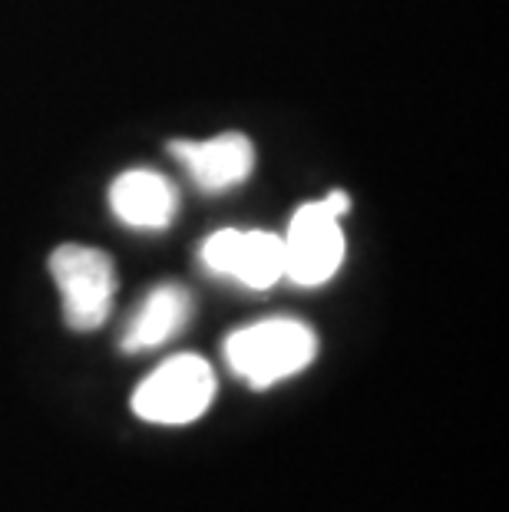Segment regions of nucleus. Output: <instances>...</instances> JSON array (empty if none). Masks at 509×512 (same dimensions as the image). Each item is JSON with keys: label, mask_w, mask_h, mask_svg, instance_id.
<instances>
[{"label": "nucleus", "mask_w": 509, "mask_h": 512, "mask_svg": "<svg viewBox=\"0 0 509 512\" xmlns=\"http://www.w3.org/2000/svg\"><path fill=\"white\" fill-rule=\"evenodd\" d=\"M318 354V337L295 318H268L225 337V361L245 384L272 387L295 377Z\"/></svg>", "instance_id": "obj_1"}, {"label": "nucleus", "mask_w": 509, "mask_h": 512, "mask_svg": "<svg viewBox=\"0 0 509 512\" xmlns=\"http://www.w3.org/2000/svg\"><path fill=\"white\" fill-rule=\"evenodd\" d=\"M348 195L331 192L328 199L308 202L291 215L288 235L281 238L285 248V278L301 288L324 285L344 261V232L341 215L348 212Z\"/></svg>", "instance_id": "obj_2"}, {"label": "nucleus", "mask_w": 509, "mask_h": 512, "mask_svg": "<svg viewBox=\"0 0 509 512\" xmlns=\"http://www.w3.org/2000/svg\"><path fill=\"white\" fill-rule=\"evenodd\" d=\"M215 400V374L212 367L196 354L172 357L159 370H153L133 394L136 417L149 423H166V427H182V423L199 420Z\"/></svg>", "instance_id": "obj_3"}, {"label": "nucleus", "mask_w": 509, "mask_h": 512, "mask_svg": "<svg viewBox=\"0 0 509 512\" xmlns=\"http://www.w3.org/2000/svg\"><path fill=\"white\" fill-rule=\"evenodd\" d=\"M50 271L60 288L63 318L73 331H96L110 318L116 294L110 255L86 245H60L50 255Z\"/></svg>", "instance_id": "obj_4"}, {"label": "nucleus", "mask_w": 509, "mask_h": 512, "mask_svg": "<svg viewBox=\"0 0 509 512\" xmlns=\"http://www.w3.org/2000/svg\"><path fill=\"white\" fill-rule=\"evenodd\" d=\"M202 265L222 278H235L238 285L265 291L285 278V248L275 232H242V228H222L205 238Z\"/></svg>", "instance_id": "obj_5"}, {"label": "nucleus", "mask_w": 509, "mask_h": 512, "mask_svg": "<svg viewBox=\"0 0 509 512\" xmlns=\"http://www.w3.org/2000/svg\"><path fill=\"white\" fill-rule=\"evenodd\" d=\"M169 149L202 192L232 189L255 166V146L242 133H222L205 143H172Z\"/></svg>", "instance_id": "obj_6"}, {"label": "nucleus", "mask_w": 509, "mask_h": 512, "mask_svg": "<svg viewBox=\"0 0 509 512\" xmlns=\"http://www.w3.org/2000/svg\"><path fill=\"white\" fill-rule=\"evenodd\" d=\"M110 205L119 222L133 228H166L179 209V195L153 169H129L110 185Z\"/></svg>", "instance_id": "obj_7"}, {"label": "nucleus", "mask_w": 509, "mask_h": 512, "mask_svg": "<svg viewBox=\"0 0 509 512\" xmlns=\"http://www.w3.org/2000/svg\"><path fill=\"white\" fill-rule=\"evenodd\" d=\"M189 294L176 285H162L146 294L123 334V351H149L176 337L189 321Z\"/></svg>", "instance_id": "obj_8"}]
</instances>
